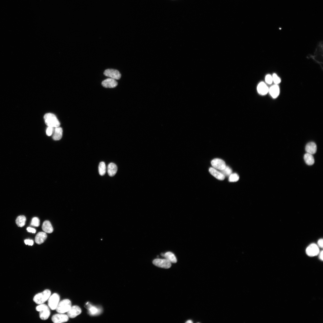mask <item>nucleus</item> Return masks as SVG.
<instances>
[{
    "instance_id": "f257e3e1",
    "label": "nucleus",
    "mask_w": 323,
    "mask_h": 323,
    "mask_svg": "<svg viewBox=\"0 0 323 323\" xmlns=\"http://www.w3.org/2000/svg\"><path fill=\"white\" fill-rule=\"evenodd\" d=\"M51 295V291L48 289L46 290L36 294L34 297L33 301L37 304H43L48 299Z\"/></svg>"
},
{
    "instance_id": "f03ea898",
    "label": "nucleus",
    "mask_w": 323,
    "mask_h": 323,
    "mask_svg": "<svg viewBox=\"0 0 323 323\" xmlns=\"http://www.w3.org/2000/svg\"><path fill=\"white\" fill-rule=\"evenodd\" d=\"M45 123L48 127L56 128L59 127L60 123L56 116L53 114L48 113L44 117Z\"/></svg>"
},
{
    "instance_id": "7ed1b4c3",
    "label": "nucleus",
    "mask_w": 323,
    "mask_h": 323,
    "mask_svg": "<svg viewBox=\"0 0 323 323\" xmlns=\"http://www.w3.org/2000/svg\"><path fill=\"white\" fill-rule=\"evenodd\" d=\"M71 306V301L68 299H65L59 302L56 310L58 313H64L68 312Z\"/></svg>"
},
{
    "instance_id": "20e7f679",
    "label": "nucleus",
    "mask_w": 323,
    "mask_h": 323,
    "mask_svg": "<svg viewBox=\"0 0 323 323\" xmlns=\"http://www.w3.org/2000/svg\"><path fill=\"white\" fill-rule=\"evenodd\" d=\"M36 310L40 312L39 316L40 318L43 320L48 319L50 314L49 307L45 304H40L36 307Z\"/></svg>"
},
{
    "instance_id": "39448f33",
    "label": "nucleus",
    "mask_w": 323,
    "mask_h": 323,
    "mask_svg": "<svg viewBox=\"0 0 323 323\" xmlns=\"http://www.w3.org/2000/svg\"><path fill=\"white\" fill-rule=\"evenodd\" d=\"M60 297L59 295L54 293L50 297L48 300V305L52 310L56 309L59 302Z\"/></svg>"
},
{
    "instance_id": "423d86ee",
    "label": "nucleus",
    "mask_w": 323,
    "mask_h": 323,
    "mask_svg": "<svg viewBox=\"0 0 323 323\" xmlns=\"http://www.w3.org/2000/svg\"><path fill=\"white\" fill-rule=\"evenodd\" d=\"M153 263L156 266L165 269H169L172 266L171 262L166 259H156L153 260Z\"/></svg>"
},
{
    "instance_id": "0eeeda50",
    "label": "nucleus",
    "mask_w": 323,
    "mask_h": 323,
    "mask_svg": "<svg viewBox=\"0 0 323 323\" xmlns=\"http://www.w3.org/2000/svg\"><path fill=\"white\" fill-rule=\"evenodd\" d=\"M319 250L318 246L315 244L310 245L306 248V252L309 256L312 257L317 255L319 253Z\"/></svg>"
},
{
    "instance_id": "6e6552de",
    "label": "nucleus",
    "mask_w": 323,
    "mask_h": 323,
    "mask_svg": "<svg viewBox=\"0 0 323 323\" xmlns=\"http://www.w3.org/2000/svg\"><path fill=\"white\" fill-rule=\"evenodd\" d=\"M69 317L68 315L59 313L53 315L52 320L55 323H62L68 322L69 320Z\"/></svg>"
},
{
    "instance_id": "1a4fd4ad",
    "label": "nucleus",
    "mask_w": 323,
    "mask_h": 323,
    "mask_svg": "<svg viewBox=\"0 0 323 323\" xmlns=\"http://www.w3.org/2000/svg\"><path fill=\"white\" fill-rule=\"evenodd\" d=\"M104 74L105 76L115 80L120 79L121 76L120 72L114 69H107L105 71Z\"/></svg>"
},
{
    "instance_id": "9d476101",
    "label": "nucleus",
    "mask_w": 323,
    "mask_h": 323,
    "mask_svg": "<svg viewBox=\"0 0 323 323\" xmlns=\"http://www.w3.org/2000/svg\"><path fill=\"white\" fill-rule=\"evenodd\" d=\"M212 166L214 168L220 170L224 169L226 166L225 162L220 159H215L211 162Z\"/></svg>"
},
{
    "instance_id": "9b49d317",
    "label": "nucleus",
    "mask_w": 323,
    "mask_h": 323,
    "mask_svg": "<svg viewBox=\"0 0 323 323\" xmlns=\"http://www.w3.org/2000/svg\"><path fill=\"white\" fill-rule=\"evenodd\" d=\"M80 307L77 305L71 306L70 309L67 312L68 315L70 318H74L80 314L82 313Z\"/></svg>"
},
{
    "instance_id": "f8f14e48",
    "label": "nucleus",
    "mask_w": 323,
    "mask_h": 323,
    "mask_svg": "<svg viewBox=\"0 0 323 323\" xmlns=\"http://www.w3.org/2000/svg\"><path fill=\"white\" fill-rule=\"evenodd\" d=\"M102 86L106 88H114L118 85V83L116 80L109 78L103 81L102 83Z\"/></svg>"
},
{
    "instance_id": "ddd939ff",
    "label": "nucleus",
    "mask_w": 323,
    "mask_h": 323,
    "mask_svg": "<svg viewBox=\"0 0 323 323\" xmlns=\"http://www.w3.org/2000/svg\"><path fill=\"white\" fill-rule=\"evenodd\" d=\"M85 307L88 310V313L91 315L95 316L98 315L101 313L100 309L92 305L89 302L86 304Z\"/></svg>"
},
{
    "instance_id": "4468645a",
    "label": "nucleus",
    "mask_w": 323,
    "mask_h": 323,
    "mask_svg": "<svg viewBox=\"0 0 323 323\" xmlns=\"http://www.w3.org/2000/svg\"><path fill=\"white\" fill-rule=\"evenodd\" d=\"M257 90L259 94L264 95L267 94L269 92V89L265 83L261 82L258 86Z\"/></svg>"
},
{
    "instance_id": "2eb2a0df",
    "label": "nucleus",
    "mask_w": 323,
    "mask_h": 323,
    "mask_svg": "<svg viewBox=\"0 0 323 323\" xmlns=\"http://www.w3.org/2000/svg\"><path fill=\"white\" fill-rule=\"evenodd\" d=\"M317 149L316 144L313 142H311L307 144L305 149L307 153L313 155L316 153Z\"/></svg>"
},
{
    "instance_id": "dca6fc26",
    "label": "nucleus",
    "mask_w": 323,
    "mask_h": 323,
    "mask_svg": "<svg viewBox=\"0 0 323 323\" xmlns=\"http://www.w3.org/2000/svg\"><path fill=\"white\" fill-rule=\"evenodd\" d=\"M209 171L210 173L218 180H224L225 178V176L221 172L214 168H210Z\"/></svg>"
},
{
    "instance_id": "f3484780",
    "label": "nucleus",
    "mask_w": 323,
    "mask_h": 323,
    "mask_svg": "<svg viewBox=\"0 0 323 323\" xmlns=\"http://www.w3.org/2000/svg\"><path fill=\"white\" fill-rule=\"evenodd\" d=\"M47 238L46 232H40L38 233L35 237V241L36 243L40 244L43 243Z\"/></svg>"
},
{
    "instance_id": "a211bd4d",
    "label": "nucleus",
    "mask_w": 323,
    "mask_h": 323,
    "mask_svg": "<svg viewBox=\"0 0 323 323\" xmlns=\"http://www.w3.org/2000/svg\"><path fill=\"white\" fill-rule=\"evenodd\" d=\"M118 170V168L116 164L114 163H110L108 166V172L109 175L113 177L116 174Z\"/></svg>"
},
{
    "instance_id": "6ab92c4d",
    "label": "nucleus",
    "mask_w": 323,
    "mask_h": 323,
    "mask_svg": "<svg viewBox=\"0 0 323 323\" xmlns=\"http://www.w3.org/2000/svg\"><path fill=\"white\" fill-rule=\"evenodd\" d=\"M269 92L271 96L273 98H276L279 94V88L277 85H273L269 89Z\"/></svg>"
},
{
    "instance_id": "aec40b11",
    "label": "nucleus",
    "mask_w": 323,
    "mask_h": 323,
    "mask_svg": "<svg viewBox=\"0 0 323 323\" xmlns=\"http://www.w3.org/2000/svg\"><path fill=\"white\" fill-rule=\"evenodd\" d=\"M53 138L55 140H59L61 139L62 136L63 130L60 127L54 128Z\"/></svg>"
},
{
    "instance_id": "412c9836",
    "label": "nucleus",
    "mask_w": 323,
    "mask_h": 323,
    "mask_svg": "<svg viewBox=\"0 0 323 323\" xmlns=\"http://www.w3.org/2000/svg\"><path fill=\"white\" fill-rule=\"evenodd\" d=\"M42 229L45 232L51 233L53 232V229L50 222L48 221H45L42 226Z\"/></svg>"
},
{
    "instance_id": "4be33fe9",
    "label": "nucleus",
    "mask_w": 323,
    "mask_h": 323,
    "mask_svg": "<svg viewBox=\"0 0 323 323\" xmlns=\"http://www.w3.org/2000/svg\"><path fill=\"white\" fill-rule=\"evenodd\" d=\"M304 158L305 163L308 165L311 166L314 163V158L312 154L306 153L304 154Z\"/></svg>"
},
{
    "instance_id": "5701e85b",
    "label": "nucleus",
    "mask_w": 323,
    "mask_h": 323,
    "mask_svg": "<svg viewBox=\"0 0 323 323\" xmlns=\"http://www.w3.org/2000/svg\"><path fill=\"white\" fill-rule=\"evenodd\" d=\"M164 257L171 263H175L177 261L175 256L171 252H169L166 253L164 254Z\"/></svg>"
},
{
    "instance_id": "b1692460",
    "label": "nucleus",
    "mask_w": 323,
    "mask_h": 323,
    "mask_svg": "<svg viewBox=\"0 0 323 323\" xmlns=\"http://www.w3.org/2000/svg\"><path fill=\"white\" fill-rule=\"evenodd\" d=\"M26 221V217L24 215H21L18 217L16 220V223L18 226L22 227L25 225Z\"/></svg>"
},
{
    "instance_id": "393cba45",
    "label": "nucleus",
    "mask_w": 323,
    "mask_h": 323,
    "mask_svg": "<svg viewBox=\"0 0 323 323\" xmlns=\"http://www.w3.org/2000/svg\"><path fill=\"white\" fill-rule=\"evenodd\" d=\"M99 174L101 176H104L105 174L106 168L104 162H102L100 163L99 166Z\"/></svg>"
},
{
    "instance_id": "a878e982",
    "label": "nucleus",
    "mask_w": 323,
    "mask_h": 323,
    "mask_svg": "<svg viewBox=\"0 0 323 323\" xmlns=\"http://www.w3.org/2000/svg\"><path fill=\"white\" fill-rule=\"evenodd\" d=\"M221 172L225 176H229L232 173V171L231 169L229 166H226L225 168L223 170H221Z\"/></svg>"
},
{
    "instance_id": "bb28decb",
    "label": "nucleus",
    "mask_w": 323,
    "mask_h": 323,
    "mask_svg": "<svg viewBox=\"0 0 323 323\" xmlns=\"http://www.w3.org/2000/svg\"><path fill=\"white\" fill-rule=\"evenodd\" d=\"M239 178V176L237 174H232L229 176V180L230 182H236L238 180Z\"/></svg>"
},
{
    "instance_id": "cd10ccee",
    "label": "nucleus",
    "mask_w": 323,
    "mask_h": 323,
    "mask_svg": "<svg viewBox=\"0 0 323 323\" xmlns=\"http://www.w3.org/2000/svg\"><path fill=\"white\" fill-rule=\"evenodd\" d=\"M40 224V221L39 219L37 217H34L33 218L31 223V226L38 227L39 226Z\"/></svg>"
},
{
    "instance_id": "c85d7f7f",
    "label": "nucleus",
    "mask_w": 323,
    "mask_h": 323,
    "mask_svg": "<svg viewBox=\"0 0 323 323\" xmlns=\"http://www.w3.org/2000/svg\"><path fill=\"white\" fill-rule=\"evenodd\" d=\"M272 76L273 82L275 85H277L281 82V79L276 74H273Z\"/></svg>"
},
{
    "instance_id": "c756f323",
    "label": "nucleus",
    "mask_w": 323,
    "mask_h": 323,
    "mask_svg": "<svg viewBox=\"0 0 323 323\" xmlns=\"http://www.w3.org/2000/svg\"><path fill=\"white\" fill-rule=\"evenodd\" d=\"M265 80L267 84H271L273 82L272 76L269 74L267 75L265 77Z\"/></svg>"
},
{
    "instance_id": "7c9ffc66",
    "label": "nucleus",
    "mask_w": 323,
    "mask_h": 323,
    "mask_svg": "<svg viewBox=\"0 0 323 323\" xmlns=\"http://www.w3.org/2000/svg\"><path fill=\"white\" fill-rule=\"evenodd\" d=\"M54 128L48 127L46 131V134L48 136H50L53 134Z\"/></svg>"
},
{
    "instance_id": "2f4dec72",
    "label": "nucleus",
    "mask_w": 323,
    "mask_h": 323,
    "mask_svg": "<svg viewBox=\"0 0 323 323\" xmlns=\"http://www.w3.org/2000/svg\"><path fill=\"white\" fill-rule=\"evenodd\" d=\"M25 244L26 245H29L32 246L34 244V241L33 240H31L30 239H26L25 241Z\"/></svg>"
},
{
    "instance_id": "473e14b6",
    "label": "nucleus",
    "mask_w": 323,
    "mask_h": 323,
    "mask_svg": "<svg viewBox=\"0 0 323 323\" xmlns=\"http://www.w3.org/2000/svg\"><path fill=\"white\" fill-rule=\"evenodd\" d=\"M27 230L28 232L33 233H35L36 232V230L35 229L30 227H28L27 229Z\"/></svg>"
},
{
    "instance_id": "72a5a7b5",
    "label": "nucleus",
    "mask_w": 323,
    "mask_h": 323,
    "mask_svg": "<svg viewBox=\"0 0 323 323\" xmlns=\"http://www.w3.org/2000/svg\"><path fill=\"white\" fill-rule=\"evenodd\" d=\"M323 239H319L318 240V242H317V244H318V246L319 247H320L321 248H323Z\"/></svg>"
},
{
    "instance_id": "f704fd0d",
    "label": "nucleus",
    "mask_w": 323,
    "mask_h": 323,
    "mask_svg": "<svg viewBox=\"0 0 323 323\" xmlns=\"http://www.w3.org/2000/svg\"><path fill=\"white\" fill-rule=\"evenodd\" d=\"M323 251H322L320 252L319 255V258L322 261L323 260Z\"/></svg>"
},
{
    "instance_id": "c9c22d12",
    "label": "nucleus",
    "mask_w": 323,
    "mask_h": 323,
    "mask_svg": "<svg viewBox=\"0 0 323 323\" xmlns=\"http://www.w3.org/2000/svg\"><path fill=\"white\" fill-rule=\"evenodd\" d=\"M186 323H192L193 322L192 320H189L186 322Z\"/></svg>"
},
{
    "instance_id": "e433bc0d",
    "label": "nucleus",
    "mask_w": 323,
    "mask_h": 323,
    "mask_svg": "<svg viewBox=\"0 0 323 323\" xmlns=\"http://www.w3.org/2000/svg\"><path fill=\"white\" fill-rule=\"evenodd\" d=\"M164 254H163V253H162L161 254V255L162 256H163V257H164Z\"/></svg>"
}]
</instances>
